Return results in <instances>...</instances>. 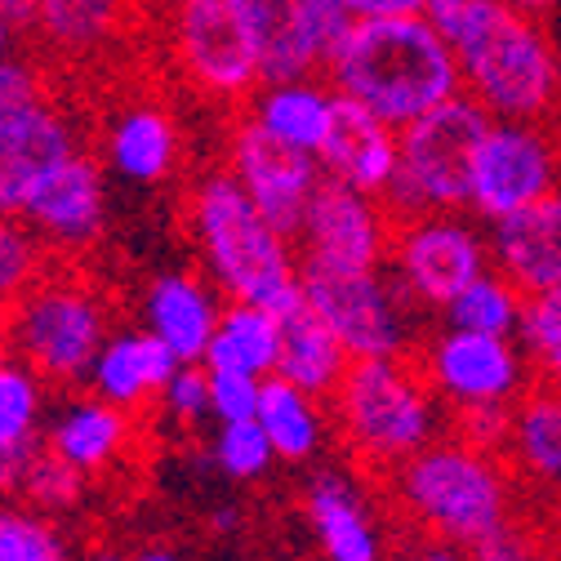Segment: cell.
Listing matches in <instances>:
<instances>
[{
    "mask_svg": "<svg viewBox=\"0 0 561 561\" xmlns=\"http://www.w3.org/2000/svg\"><path fill=\"white\" fill-rule=\"evenodd\" d=\"M325 81L334 94L370 107L392 129H405L463 94L450 41L428 14L357 19L330 58Z\"/></svg>",
    "mask_w": 561,
    "mask_h": 561,
    "instance_id": "6da1fadb",
    "label": "cell"
},
{
    "mask_svg": "<svg viewBox=\"0 0 561 561\" xmlns=\"http://www.w3.org/2000/svg\"><path fill=\"white\" fill-rule=\"evenodd\" d=\"M459 62L463 94L490 121H548L561 99V54L543 19L517 14L504 0H468L437 19Z\"/></svg>",
    "mask_w": 561,
    "mask_h": 561,
    "instance_id": "7a4b0ae2",
    "label": "cell"
},
{
    "mask_svg": "<svg viewBox=\"0 0 561 561\" xmlns=\"http://www.w3.org/2000/svg\"><path fill=\"white\" fill-rule=\"evenodd\" d=\"M187 237L205 280L228 304H254L276 317L299 308V250L280 237L228 170H209L187 192Z\"/></svg>",
    "mask_w": 561,
    "mask_h": 561,
    "instance_id": "3957f363",
    "label": "cell"
},
{
    "mask_svg": "<svg viewBox=\"0 0 561 561\" xmlns=\"http://www.w3.org/2000/svg\"><path fill=\"white\" fill-rule=\"evenodd\" d=\"M392 500L437 543L472 548L513 522V481L504 463L459 437H437L392 472Z\"/></svg>",
    "mask_w": 561,
    "mask_h": 561,
    "instance_id": "277c9868",
    "label": "cell"
},
{
    "mask_svg": "<svg viewBox=\"0 0 561 561\" xmlns=\"http://www.w3.org/2000/svg\"><path fill=\"white\" fill-rule=\"evenodd\" d=\"M0 330L14 362L36 370L58 392H77L112 334V304L94 280L49 263L27 295L0 308Z\"/></svg>",
    "mask_w": 561,
    "mask_h": 561,
    "instance_id": "5b68a950",
    "label": "cell"
},
{
    "mask_svg": "<svg viewBox=\"0 0 561 561\" xmlns=\"http://www.w3.org/2000/svg\"><path fill=\"white\" fill-rule=\"evenodd\" d=\"M330 419L353 455L375 472H397L442 437V401L405 357L347 366L330 397Z\"/></svg>",
    "mask_w": 561,
    "mask_h": 561,
    "instance_id": "8992f818",
    "label": "cell"
},
{
    "mask_svg": "<svg viewBox=\"0 0 561 561\" xmlns=\"http://www.w3.org/2000/svg\"><path fill=\"white\" fill-rule=\"evenodd\" d=\"M485 129L490 116L468 94L397 129L401 157H397V179L383 192L388 215L414 219V215H459V209H468L472 165Z\"/></svg>",
    "mask_w": 561,
    "mask_h": 561,
    "instance_id": "52a82bcc",
    "label": "cell"
},
{
    "mask_svg": "<svg viewBox=\"0 0 561 561\" xmlns=\"http://www.w3.org/2000/svg\"><path fill=\"white\" fill-rule=\"evenodd\" d=\"M170 54L205 103H250L263 85L254 0H170Z\"/></svg>",
    "mask_w": 561,
    "mask_h": 561,
    "instance_id": "ba28073f",
    "label": "cell"
},
{
    "mask_svg": "<svg viewBox=\"0 0 561 561\" xmlns=\"http://www.w3.org/2000/svg\"><path fill=\"white\" fill-rule=\"evenodd\" d=\"M81 152V134L49 90V77L27 58L0 62V219H19L32 187Z\"/></svg>",
    "mask_w": 561,
    "mask_h": 561,
    "instance_id": "9c48e42d",
    "label": "cell"
},
{
    "mask_svg": "<svg viewBox=\"0 0 561 561\" xmlns=\"http://www.w3.org/2000/svg\"><path fill=\"white\" fill-rule=\"evenodd\" d=\"M304 308L343 343L353 362H401L414 347V299L383 267L339 272L299 263Z\"/></svg>",
    "mask_w": 561,
    "mask_h": 561,
    "instance_id": "30bf717a",
    "label": "cell"
},
{
    "mask_svg": "<svg viewBox=\"0 0 561 561\" xmlns=\"http://www.w3.org/2000/svg\"><path fill=\"white\" fill-rule=\"evenodd\" d=\"M557 187H561V148L548 121H490L472 165L468 215L481 224H500Z\"/></svg>",
    "mask_w": 561,
    "mask_h": 561,
    "instance_id": "8fae6325",
    "label": "cell"
},
{
    "mask_svg": "<svg viewBox=\"0 0 561 561\" xmlns=\"http://www.w3.org/2000/svg\"><path fill=\"white\" fill-rule=\"evenodd\" d=\"M388 272L397 286L424 308H446L468 280L490 272V241L485 232L459 215H414L397 219L392 228V250H388Z\"/></svg>",
    "mask_w": 561,
    "mask_h": 561,
    "instance_id": "7c38bea8",
    "label": "cell"
},
{
    "mask_svg": "<svg viewBox=\"0 0 561 561\" xmlns=\"http://www.w3.org/2000/svg\"><path fill=\"white\" fill-rule=\"evenodd\" d=\"M419 375L450 410L517 405L535 383V370L517 339L450 330V325L424 343V370Z\"/></svg>",
    "mask_w": 561,
    "mask_h": 561,
    "instance_id": "4fadbf2b",
    "label": "cell"
},
{
    "mask_svg": "<svg viewBox=\"0 0 561 561\" xmlns=\"http://www.w3.org/2000/svg\"><path fill=\"white\" fill-rule=\"evenodd\" d=\"M392 228H397V219L388 215V205L379 196L321 179L308 201L304 228L295 237L299 263L339 267V272L383 267L388 250H392Z\"/></svg>",
    "mask_w": 561,
    "mask_h": 561,
    "instance_id": "5bb4252c",
    "label": "cell"
},
{
    "mask_svg": "<svg viewBox=\"0 0 561 561\" xmlns=\"http://www.w3.org/2000/svg\"><path fill=\"white\" fill-rule=\"evenodd\" d=\"M224 170L241 183V192L254 201V209L280 237H290V241L299 237L308 201L321 183L317 157L276 144L267 129H259L250 116H241L228 129V165Z\"/></svg>",
    "mask_w": 561,
    "mask_h": 561,
    "instance_id": "9a60e30c",
    "label": "cell"
},
{
    "mask_svg": "<svg viewBox=\"0 0 561 561\" xmlns=\"http://www.w3.org/2000/svg\"><path fill=\"white\" fill-rule=\"evenodd\" d=\"M254 23L263 45V85H276L325 77L357 19L339 0H254Z\"/></svg>",
    "mask_w": 561,
    "mask_h": 561,
    "instance_id": "2e32d148",
    "label": "cell"
},
{
    "mask_svg": "<svg viewBox=\"0 0 561 561\" xmlns=\"http://www.w3.org/2000/svg\"><path fill=\"white\" fill-rule=\"evenodd\" d=\"M49 254H81L107 228V170L94 152L62 157L27 196L19 215Z\"/></svg>",
    "mask_w": 561,
    "mask_h": 561,
    "instance_id": "e0dca14e",
    "label": "cell"
},
{
    "mask_svg": "<svg viewBox=\"0 0 561 561\" xmlns=\"http://www.w3.org/2000/svg\"><path fill=\"white\" fill-rule=\"evenodd\" d=\"M397 157H401L397 129L388 121H379L370 107L334 94V116H330V129L317 148L321 179L383 201V192L397 179Z\"/></svg>",
    "mask_w": 561,
    "mask_h": 561,
    "instance_id": "ac0fdd59",
    "label": "cell"
},
{
    "mask_svg": "<svg viewBox=\"0 0 561 561\" xmlns=\"http://www.w3.org/2000/svg\"><path fill=\"white\" fill-rule=\"evenodd\" d=\"M134 442V414L116 410L112 401L94 397V392H67L62 401L49 405L45 419V455H54L58 463L77 468L85 481L107 477Z\"/></svg>",
    "mask_w": 561,
    "mask_h": 561,
    "instance_id": "d6986e66",
    "label": "cell"
},
{
    "mask_svg": "<svg viewBox=\"0 0 561 561\" xmlns=\"http://www.w3.org/2000/svg\"><path fill=\"white\" fill-rule=\"evenodd\" d=\"M490 267L530 295L561 290V187L517 215L490 224Z\"/></svg>",
    "mask_w": 561,
    "mask_h": 561,
    "instance_id": "ffe728a7",
    "label": "cell"
},
{
    "mask_svg": "<svg viewBox=\"0 0 561 561\" xmlns=\"http://www.w3.org/2000/svg\"><path fill=\"white\" fill-rule=\"evenodd\" d=\"M224 304L228 299L201 272H161L144 290V330L161 339L183 366H205Z\"/></svg>",
    "mask_w": 561,
    "mask_h": 561,
    "instance_id": "44dd1931",
    "label": "cell"
},
{
    "mask_svg": "<svg viewBox=\"0 0 561 561\" xmlns=\"http://www.w3.org/2000/svg\"><path fill=\"white\" fill-rule=\"evenodd\" d=\"M179 366L183 362L161 339H152L144 325L138 330L125 325V330H112L107 343L99 347V357L85 375V392L112 401L125 414H138L152 401H161V392H165V383L174 379Z\"/></svg>",
    "mask_w": 561,
    "mask_h": 561,
    "instance_id": "7402d4cb",
    "label": "cell"
},
{
    "mask_svg": "<svg viewBox=\"0 0 561 561\" xmlns=\"http://www.w3.org/2000/svg\"><path fill=\"white\" fill-rule=\"evenodd\" d=\"M183 134L161 103H129L103 134V170L134 187H161L174 179Z\"/></svg>",
    "mask_w": 561,
    "mask_h": 561,
    "instance_id": "603a6c76",
    "label": "cell"
},
{
    "mask_svg": "<svg viewBox=\"0 0 561 561\" xmlns=\"http://www.w3.org/2000/svg\"><path fill=\"white\" fill-rule=\"evenodd\" d=\"M49 383L23 362L0 366V500H19L32 463L45 450Z\"/></svg>",
    "mask_w": 561,
    "mask_h": 561,
    "instance_id": "cb8c5ba5",
    "label": "cell"
},
{
    "mask_svg": "<svg viewBox=\"0 0 561 561\" xmlns=\"http://www.w3.org/2000/svg\"><path fill=\"white\" fill-rule=\"evenodd\" d=\"M304 508L325 561H388L383 530L347 472H317L308 481Z\"/></svg>",
    "mask_w": 561,
    "mask_h": 561,
    "instance_id": "d4e9b609",
    "label": "cell"
},
{
    "mask_svg": "<svg viewBox=\"0 0 561 561\" xmlns=\"http://www.w3.org/2000/svg\"><path fill=\"white\" fill-rule=\"evenodd\" d=\"M134 14V0H36L32 36L58 62H90L112 49Z\"/></svg>",
    "mask_w": 561,
    "mask_h": 561,
    "instance_id": "484cf974",
    "label": "cell"
},
{
    "mask_svg": "<svg viewBox=\"0 0 561 561\" xmlns=\"http://www.w3.org/2000/svg\"><path fill=\"white\" fill-rule=\"evenodd\" d=\"M259 129H267L276 144H286L295 152L317 157L321 138L330 129L334 116V90L325 77L312 81H276V85H259V94L250 99L245 112Z\"/></svg>",
    "mask_w": 561,
    "mask_h": 561,
    "instance_id": "4316f807",
    "label": "cell"
},
{
    "mask_svg": "<svg viewBox=\"0 0 561 561\" xmlns=\"http://www.w3.org/2000/svg\"><path fill=\"white\" fill-rule=\"evenodd\" d=\"M353 357L343 353V343L299 304L280 317V357H276V379H286L321 401L334 397V388L343 383Z\"/></svg>",
    "mask_w": 561,
    "mask_h": 561,
    "instance_id": "83f0119b",
    "label": "cell"
},
{
    "mask_svg": "<svg viewBox=\"0 0 561 561\" xmlns=\"http://www.w3.org/2000/svg\"><path fill=\"white\" fill-rule=\"evenodd\" d=\"M259 428L267 433L272 450L280 463H312L330 437V414L325 401L286 383V379H263L259 392Z\"/></svg>",
    "mask_w": 561,
    "mask_h": 561,
    "instance_id": "f1b7e54d",
    "label": "cell"
},
{
    "mask_svg": "<svg viewBox=\"0 0 561 561\" xmlns=\"http://www.w3.org/2000/svg\"><path fill=\"white\" fill-rule=\"evenodd\" d=\"M276 357H280V317L254 304H224V317L205 353V370L272 379Z\"/></svg>",
    "mask_w": 561,
    "mask_h": 561,
    "instance_id": "f546056e",
    "label": "cell"
},
{
    "mask_svg": "<svg viewBox=\"0 0 561 561\" xmlns=\"http://www.w3.org/2000/svg\"><path fill=\"white\" fill-rule=\"evenodd\" d=\"M508 455L526 477H535L539 485L561 495V392L557 388H530L513 405Z\"/></svg>",
    "mask_w": 561,
    "mask_h": 561,
    "instance_id": "4dcf8cb0",
    "label": "cell"
},
{
    "mask_svg": "<svg viewBox=\"0 0 561 561\" xmlns=\"http://www.w3.org/2000/svg\"><path fill=\"white\" fill-rule=\"evenodd\" d=\"M522 308H526V295L513 286L504 272L490 267L477 280H468V286L442 308V317H446L450 330H477V334L517 339Z\"/></svg>",
    "mask_w": 561,
    "mask_h": 561,
    "instance_id": "1f68e13d",
    "label": "cell"
},
{
    "mask_svg": "<svg viewBox=\"0 0 561 561\" xmlns=\"http://www.w3.org/2000/svg\"><path fill=\"white\" fill-rule=\"evenodd\" d=\"M0 561H72V543L54 517L23 500H0Z\"/></svg>",
    "mask_w": 561,
    "mask_h": 561,
    "instance_id": "d6a6232c",
    "label": "cell"
},
{
    "mask_svg": "<svg viewBox=\"0 0 561 561\" xmlns=\"http://www.w3.org/2000/svg\"><path fill=\"white\" fill-rule=\"evenodd\" d=\"M517 343L530 362V370L543 379V388L561 392V290L530 295L522 308Z\"/></svg>",
    "mask_w": 561,
    "mask_h": 561,
    "instance_id": "836d02e7",
    "label": "cell"
},
{
    "mask_svg": "<svg viewBox=\"0 0 561 561\" xmlns=\"http://www.w3.org/2000/svg\"><path fill=\"white\" fill-rule=\"evenodd\" d=\"M54 254L23 219H0V308H10L19 295H27Z\"/></svg>",
    "mask_w": 561,
    "mask_h": 561,
    "instance_id": "e575fe53",
    "label": "cell"
},
{
    "mask_svg": "<svg viewBox=\"0 0 561 561\" xmlns=\"http://www.w3.org/2000/svg\"><path fill=\"white\" fill-rule=\"evenodd\" d=\"M209 463L228 481H259L276 463V450L259 419H241V424H219V433L209 437Z\"/></svg>",
    "mask_w": 561,
    "mask_h": 561,
    "instance_id": "d590c367",
    "label": "cell"
},
{
    "mask_svg": "<svg viewBox=\"0 0 561 561\" xmlns=\"http://www.w3.org/2000/svg\"><path fill=\"white\" fill-rule=\"evenodd\" d=\"M85 490H90V481L77 472V468H67V463H58L54 455H45L41 450V459L32 463V472H27V481H23V504L27 508H36V513H45V517H62V513H72V508H81V500H85Z\"/></svg>",
    "mask_w": 561,
    "mask_h": 561,
    "instance_id": "8d00e7d4",
    "label": "cell"
},
{
    "mask_svg": "<svg viewBox=\"0 0 561 561\" xmlns=\"http://www.w3.org/2000/svg\"><path fill=\"white\" fill-rule=\"evenodd\" d=\"M161 414L179 428L201 424L209 414V370L205 366H179L161 392Z\"/></svg>",
    "mask_w": 561,
    "mask_h": 561,
    "instance_id": "74e56055",
    "label": "cell"
},
{
    "mask_svg": "<svg viewBox=\"0 0 561 561\" xmlns=\"http://www.w3.org/2000/svg\"><path fill=\"white\" fill-rule=\"evenodd\" d=\"M513 433V405H477V410H455V437L472 450L500 455L508 450Z\"/></svg>",
    "mask_w": 561,
    "mask_h": 561,
    "instance_id": "f35d334b",
    "label": "cell"
},
{
    "mask_svg": "<svg viewBox=\"0 0 561 561\" xmlns=\"http://www.w3.org/2000/svg\"><path fill=\"white\" fill-rule=\"evenodd\" d=\"M259 392H263V379L209 370V419H219V424L254 419L259 414Z\"/></svg>",
    "mask_w": 561,
    "mask_h": 561,
    "instance_id": "ab89813d",
    "label": "cell"
},
{
    "mask_svg": "<svg viewBox=\"0 0 561 561\" xmlns=\"http://www.w3.org/2000/svg\"><path fill=\"white\" fill-rule=\"evenodd\" d=\"M468 561H535V543L522 526H500L468 548Z\"/></svg>",
    "mask_w": 561,
    "mask_h": 561,
    "instance_id": "60d3db41",
    "label": "cell"
},
{
    "mask_svg": "<svg viewBox=\"0 0 561 561\" xmlns=\"http://www.w3.org/2000/svg\"><path fill=\"white\" fill-rule=\"evenodd\" d=\"M353 19H388V14H424V0H339Z\"/></svg>",
    "mask_w": 561,
    "mask_h": 561,
    "instance_id": "b9f144b4",
    "label": "cell"
},
{
    "mask_svg": "<svg viewBox=\"0 0 561 561\" xmlns=\"http://www.w3.org/2000/svg\"><path fill=\"white\" fill-rule=\"evenodd\" d=\"M0 14H5L19 32H32V19H36V0H0Z\"/></svg>",
    "mask_w": 561,
    "mask_h": 561,
    "instance_id": "7bdbcfd3",
    "label": "cell"
},
{
    "mask_svg": "<svg viewBox=\"0 0 561 561\" xmlns=\"http://www.w3.org/2000/svg\"><path fill=\"white\" fill-rule=\"evenodd\" d=\"M410 561H468V552L455 548V543H428V548L410 552Z\"/></svg>",
    "mask_w": 561,
    "mask_h": 561,
    "instance_id": "ee69618b",
    "label": "cell"
},
{
    "mask_svg": "<svg viewBox=\"0 0 561 561\" xmlns=\"http://www.w3.org/2000/svg\"><path fill=\"white\" fill-rule=\"evenodd\" d=\"M504 5L517 14H530V19H548L557 10V0H504Z\"/></svg>",
    "mask_w": 561,
    "mask_h": 561,
    "instance_id": "f6af8a7d",
    "label": "cell"
},
{
    "mask_svg": "<svg viewBox=\"0 0 561 561\" xmlns=\"http://www.w3.org/2000/svg\"><path fill=\"white\" fill-rule=\"evenodd\" d=\"M237 522H241V508H232V504H224V508L209 513V526H215L219 535H232V530H237Z\"/></svg>",
    "mask_w": 561,
    "mask_h": 561,
    "instance_id": "bcb514c9",
    "label": "cell"
},
{
    "mask_svg": "<svg viewBox=\"0 0 561 561\" xmlns=\"http://www.w3.org/2000/svg\"><path fill=\"white\" fill-rule=\"evenodd\" d=\"M14 36H19V27H14L5 14H0V62L14 58Z\"/></svg>",
    "mask_w": 561,
    "mask_h": 561,
    "instance_id": "7dc6e473",
    "label": "cell"
},
{
    "mask_svg": "<svg viewBox=\"0 0 561 561\" xmlns=\"http://www.w3.org/2000/svg\"><path fill=\"white\" fill-rule=\"evenodd\" d=\"M459 5H468V0H424V14L437 23V19H446V14H455Z\"/></svg>",
    "mask_w": 561,
    "mask_h": 561,
    "instance_id": "c3c4849f",
    "label": "cell"
},
{
    "mask_svg": "<svg viewBox=\"0 0 561 561\" xmlns=\"http://www.w3.org/2000/svg\"><path fill=\"white\" fill-rule=\"evenodd\" d=\"M134 561H183L174 548H144V552H134Z\"/></svg>",
    "mask_w": 561,
    "mask_h": 561,
    "instance_id": "681fc988",
    "label": "cell"
},
{
    "mask_svg": "<svg viewBox=\"0 0 561 561\" xmlns=\"http://www.w3.org/2000/svg\"><path fill=\"white\" fill-rule=\"evenodd\" d=\"M10 362V343H5V330H0V366Z\"/></svg>",
    "mask_w": 561,
    "mask_h": 561,
    "instance_id": "f907efd6",
    "label": "cell"
},
{
    "mask_svg": "<svg viewBox=\"0 0 561 561\" xmlns=\"http://www.w3.org/2000/svg\"><path fill=\"white\" fill-rule=\"evenodd\" d=\"M85 561H121V557H116V552H90Z\"/></svg>",
    "mask_w": 561,
    "mask_h": 561,
    "instance_id": "816d5d0a",
    "label": "cell"
},
{
    "mask_svg": "<svg viewBox=\"0 0 561 561\" xmlns=\"http://www.w3.org/2000/svg\"><path fill=\"white\" fill-rule=\"evenodd\" d=\"M388 561H410V557H388Z\"/></svg>",
    "mask_w": 561,
    "mask_h": 561,
    "instance_id": "f5cc1de1",
    "label": "cell"
}]
</instances>
